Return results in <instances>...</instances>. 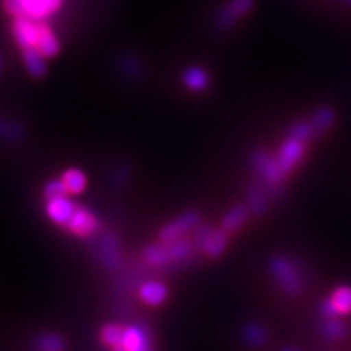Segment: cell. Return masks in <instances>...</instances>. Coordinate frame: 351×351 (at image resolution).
I'll use <instances>...</instances> for the list:
<instances>
[{
	"instance_id": "obj_16",
	"label": "cell",
	"mask_w": 351,
	"mask_h": 351,
	"mask_svg": "<svg viewBox=\"0 0 351 351\" xmlns=\"http://www.w3.org/2000/svg\"><path fill=\"white\" fill-rule=\"evenodd\" d=\"M25 129L16 122L0 119V140L8 142H21L25 138Z\"/></svg>"
},
{
	"instance_id": "obj_17",
	"label": "cell",
	"mask_w": 351,
	"mask_h": 351,
	"mask_svg": "<svg viewBox=\"0 0 351 351\" xmlns=\"http://www.w3.org/2000/svg\"><path fill=\"white\" fill-rule=\"evenodd\" d=\"M64 184H65V187H67L69 192H72V194H78V192H82L83 189H85L86 179H85V176L80 173V171L70 169L64 174Z\"/></svg>"
},
{
	"instance_id": "obj_10",
	"label": "cell",
	"mask_w": 351,
	"mask_h": 351,
	"mask_svg": "<svg viewBox=\"0 0 351 351\" xmlns=\"http://www.w3.org/2000/svg\"><path fill=\"white\" fill-rule=\"evenodd\" d=\"M122 346L127 351H148L150 340L140 327H129L124 332V343H122Z\"/></svg>"
},
{
	"instance_id": "obj_8",
	"label": "cell",
	"mask_w": 351,
	"mask_h": 351,
	"mask_svg": "<svg viewBox=\"0 0 351 351\" xmlns=\"http://www.w3.org/2000/svg\"><path fill=\"white\" fill-rule=\"evenodd\" d=\"M99 258L108 269L112 270L117 267V262H119V244H117L114 236H106V238L101 241Z\"/></svg>"
},
{
	"instance_id": "obj_4",
	"label": "cell",
	"mask_w": 351,
	"mask_h": 351,
	"mask_svg": "<svg viewBox=\"0 0 351 351\" xmlns=\"http://www.w3.org/2000/svg\"><path fill=\"white\" fill-rule=\"evenodd\" d=\"M197 223H199V215L194 212H187L181 215L179 218H176L173 223L168 226H165L160 232V238L165 243H171V241H176L181 238L182 234H186L187 231H191Z\"/></svg>"
},
{
	"instance_id": "obj_3",
	"label": "cell",
	"mask_w": 351,
	"mask_h": 351,
	"mask_svg": "<svg viewBox=\"0 0 351 351\" xmlns=\"http://www.w3.org/2000/svg\"><path fill=\"white\" fill-rule=\"evenodd\" d=\"M43 20H32L25 16H15L13 20V34H15L16 43L20 44L21 49L26 47H38L39 32H41Z\"/></svg>"
},
{
	"instance_id": "obj_9",
	"label": "cell",
	"mask_w": 351,
	"mask_h": 351,
	"mask_svg": "<svg viewBox=\"0 0 351 351\" xmlns=\"http://www.w3.org/2000/svg\"><path fill=\"white\" fill-rule=\"evenodd\" d=\"M44 56L38 47H26L23 49V59H25V65L28 69V72L32 73L33 77H43L46 73V62H44Z\"/></svg>"
},
{
	"instance_id": "obj_21",
	"label": "cell",
	"mask_w": 351,
	"mask_h": 351,
	"mask_svg": "<svg viewBox=\"0 0 351 351\" xmlns=\"http://www.w3.org/2000/svg\"><path fill=\"white\" fill-rule=\"evenodd\" d=\"M67 187H65L64 182L60 181H52L46 186L44 189V195L47 197L49 200H54V199H60V197H65L67 195Z\"/></svg>"
},
{
	"instance_id": "obj_13",
	"label": "cell",
	"mask_w": 351,
	"mask_h": 351,
	"mask_svg": "<svg viewBox=\"0 0 351 351\" xmlns=\"http://www.w3.org/2000/svg\"><path fill=\"white\" fill-rule=\"evenodd\" d=\"M140 295H142L143 301L148 302V304H160L166 300L168 296V289L163 283L150 282L145 283L142 288H140Z\"/></svg>"
},
{
	"instance_id": "obj_7",
	"label": "cell",
	"mask_w": 351,
	"mask_h": 351,
	"mask_svg": "<svg viewBox=\"0 0 351 351\" xmlns=\"http://www.w3.org/2000/svg\"><path fill=\"white\" fill-rule=\"evenodd\" d=\"M75 205L65 199V197L51 200L49 205H47V213H49V217L54 219L56 223H59V225H65V223L72 218V215L75 213Z\"/></svg>"
},
{
	"instance_id": "obj_11",
	"label": "cell",
	"mask_w": 351,
	"mask_h": 351,
	"mask_svg": "<svg viewBox=\"0 0 351 351\" xmlns=\"http://www.w3.org/2000/svg\"><path fill=\"white\" fill-rule=\"evenodd\" d=\"M38 49L43 52L46 57L57 56V52L60 51V44L57 41L56 34L52 33V29L46 23L41 21V32H39V41H38Z\"/></svg>"
},
{
	"instance_id": "obj_18",
	"label": "cell",
	"mask_w": 351,
	"mask_h": 351,
	"mask_svg": "<svg viewBox=\"0 0 351 351\" xmlns=\"http://www.w3.org/2000/svg\"><path fill=\"white\" fill-rule=\"evenodd\" d=\"M36 348L39 351H64L65 343L59 335L54 333H46L36 340Z\"/></svg>"
},
{
	"instance_id": "obj_2",
	"label": "cell",
	"mask_w": 351,
	"mask_h": 351,
	"mask_svg": "<svg viewBox=\"0 0 351 351\" xmlns=\"http://www.w3.org/2000/svg\"><path fill=\"white\" fill-rule=\"evenodd\" d=\"M192 254L191 243L187 241H171L163 245H150L145 251V258L153 265H166L174 261H184Z\"/></svg>"
},
{
	"instance_id": "obj_6",
	"label": "cell",
	"mask_w": 351,
	"mask_h": 351,
	"mask_svg": "<svg viewBox=\"0 0 351 351\" xmlns=\"http://www.w3.org/2000/svg\"><path fill=\"white\" fill-rule=\"evenodd\" d=\"M65 228L70 230L75 234H90L95 231L96 228V219L91 213H88L86 210L77 208L75 213L72 215V218L65 223Z\"/></svg>"
},
{
	"instance_id": "obj_24",
	"label": "cell",
	"mask_w": 351,
	"mask_h": 351,
	"mask_svg": "<svg viewBox=\"0 0 351 351\" xmlns=\"http://www.w3.org/2000/svg\"><path fill=\"white\" fill-rule=\"evenodd\" d=\"M0 70H2V59H0Z\"/></svg>"
},
{
	"instance_id": "obj_12",
	"label": "cell",
	"mask_w": 351,
	"mask_h": 351,
	"mask_svg": "<svg viewBox=\"0 0 351 351\" xmlns=\"http://www.w3.org/2000/svg\"><path fill=\"white\" fill-rule=\"evenodd\" d=\"M249 213H251V210H249V207H245V205H238L236 208H232L231 212H228L225 215V218H223V230L226 232L238 231L245 223Z\"/></svg>"
},
{
	"instance_id": "obj_23",
	"label": "cell",
	"mask_w": 351,
	"mask_h": 351,
	"mask_svg": "<svg viewBox=\"0 0 351 351\" xmlns=\"http://www.w3.org/2000/svg\"><path fill=\"white\" fill-rule=\"evenodd\" d=\"M114 351H127V350L124 348V346H116V350Z\"/></svg>"
},
{
	"instance_id": "obj_15",
	"label": "cell",
	"mask_w": 351,
	"mask_h": 351,
	"mask_svg": "<svg viewBox=\"0 0 351 351\" xmlns=\"http://www.w3.org/2000/svg\"><path fill=\"white\" fill-rule=\"evenodd\" d=\"M228 244V236L226 231H213L212 236H210L207 243L204 245V251L205 254H208L210 257H218L219 254L225 251Z\"/></svg>"
},
{
	"instance_id": "obj_14",
	"label": "cell",
	"mask_w": 351,
	"mask_h": 351,
	"mask_svg": "<svg viewBox=\"0 0 351 351\" xmlns=\"http://www.w3.org/2000/svg\"><path fill=\"white\" fill-rule=\"evenodd\" d=\"M184 83L191 88V90L202 91L208 86V75L205 70L200 67H192L184 73Z\"/></svg>"
},
{
	"instance_id": "obj_19",
	"label": "cell",
	"mask_w": 351,
	"mask_h": 351,
	"mask_svg": "<svg viewBox=\"0 0 351 351\" xmlns=\"http://www.w3.org/2000/svg\"><path fill=\"white\" fill-rule=\"evenodd\" d=\"M267 330L262 326H257V324H251L244 328V339L247 340V343L252 346H261L267 341Z\"/></svg>"
},
{
	"instance_id": "obj_5",
	"label": "cell",
	"mask_w": 351,
	"mask_h": 351,
	"mask_svg": "<svg viewBox=\"0 0 351 351\" xmlns=\"http://www.w3.org/2000/svg\"><path fill=\"white\" fill-rule=\"evenodd\" d=\"M254 5V0H230V3L218 13L217 26L219 28H230L236 23L239 16L251 12Z\"/></svg>"
},
{
	"instance_id": "obj_20",
	"label": "cell",
	"mask_w": 351,
	"mask_h": 351,
	"mask_svg": "<svg viewBox=\"0 0 351 351\" xmlns=\"http://www.w3.org/2000/svg\"><path fill=\"white\" fill-rule=\"evenodd\" d=\"M124 332L119 326H108L103 330V340L111 346H122L124 343Z\"/></svg>"
},
{
	"instance_id": "obj_22",
	"label": "cell",
	"mask_w": 351,
	"mask_h": 351,
	"mask_svg": "<svg viewBox=\"0 0 351 351\" xmlns=\"http://www.w3.org/2000/svg\"><path fill=\"white\" fill-rule=\"evenodd\" d=\"M212 232H213V230L207 225L199 226V230H197L195 234H194V243H195L197 247L204 249V245L208 241L210 236H212Z\"/></svg>"
},
{
	"instance_id": "obj_1",
	"label": "cell",
	"mask_w": 351,
	"mask_h": 351,
	"mask_svg": "<svg viewBox=\"0 0 351 351\" xmlns=\"http://www.w3.org/2000/svg\"><path fill=\"white\" fill-rule=\"evenodd\" d=\"M62 7V0H3V8L13 16L44 20Z\"/></svg>"
}]
</instances>
